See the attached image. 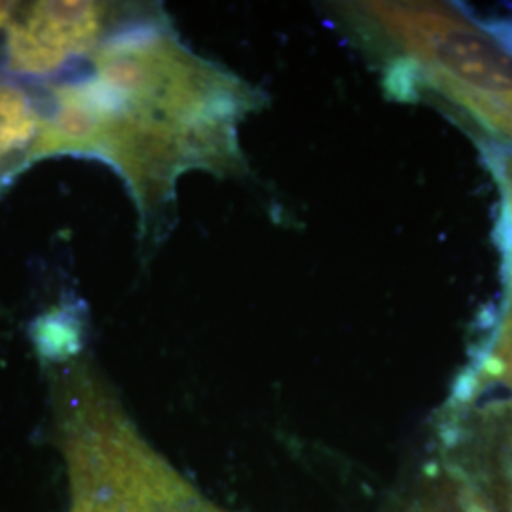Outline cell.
<instances>
[{
	"label": "cell",
	"mask_w": 512,
	"mask_h": 512,
	"mask_svg": "<svg viewBox=\"0 0 512 512\" xmlns=\"http://www.w3.org/2000/svg\"><path fill=\"white\" fill-rule=\"evenodd\" d=\"M99 55L97 76L55 90L40 120L33 158L95 150L128 173L152 207L175 173L194 162L232 158L239 93L160 33H139Z\"/></svg>",
	"instance_id": "cell-1"
},
{
	"label": "cell",
	"mask_w": 512,
	"mask_h": 512,
	"mask_svg": "<svg viewBox=\"0 0 512 512\" xmlns=\"http://www.w3.org/2000/svg\"><path fill=\"white\" fill-rule=\"evenodd\" d=\"M357 12L433 88L512 143V52L501 38L439 2H365Z\"/></svg>",
	"instance_id": "cell-2"
},
{
	"label": "cell",
	"mask_w": 512,
	"mask_h": 512,
	"mask_svg": "<svg viewBox=\"0 0 512 512\" xmlns=\"http://www.w3.org/2000/svg\"><path fill=\"white\" fill-rule=\"evenodd\" d=\"M65 418L73 505L99 512H219L160 458L122 410L90 385Z\"/></svg>",
	"instance_id": "cell-3"
},
{
	"label": "cell",
	"mask_w": 512,
	"mask_h": 512,
	"mask_svg": "<svg viewBox=\"0 0 512 512\" xmlns=\"http://www.w3.org/2000/svg\"><path fill=\"white\" fill-rule=\"evenodd\" d=\"M18 6L6 23V63L12 71L31 76L54 73L88 54L105 37L114 16L105 4L93 2Z\"/></svg>",
	"instance_id": "cell-4"
},
{
	"label": "cell",
	"mask_w": 512,
	"mask_h": 512,
	"mask_svg": "<svg viewBox=\"0 0 512 512\" xmlns=\"http://www.w3.org/2000/svg\"><path fill=\"white\" fill-rule=\"evenodd\" d=\"M499 183L503 190V228L501 236L507 238V294L499 317L494 338L482 349L478 365L465 374L463 382L456 389L459 403H467L482 387H494L495 391H512V164L499 171Z\"/></svg>",
	"instance_id": "cell-5"
},
{
	"label": "cell",
	"mask_w": 512,
	"mask_h": 512,
	"mask_svg": "<svg viewBox=\"0 0 512 512\" xmlns=\"http://www.w3.org/2000/svg\"><path fill=\"white\" fill-rule=\"evenodd\" d=\"M40 120L37 101L14 82L0 80V190L33 160Z\"/></svg>",
	"instance_id": "cell-6"
},
{
	"label": "cell",
	"mask_w": 512,
	"mask_h": 512,
	"mask_svg": "<svg viewBox=\"0 0 512 512\" xmlns=\"http://www.w3.org/2000/svg\"><path fill=\"white\" fill-rule=\"evenodd\" d=\"M38 353L44 359H63L73 355L80 346L76 332L71 329L69 321L59 317H48L38 321L37 334H35Z\"/></svg>",
	"instance_id": "cell-7"
},
{
	"label": "cell",
	"mask_w": 512,
	"mask_h": 512,
	"mask_svg": "<svg viewBox=\"0 0 512 512\" xmlns=\"http://www.w3.org/2000/svg\"><path fill=\"white\" fill-rule=\"evenodd\" d=\"M512 512V511H511Z\"/></svg>",
	"instance_id": "cell-8"
}]
</instances>
